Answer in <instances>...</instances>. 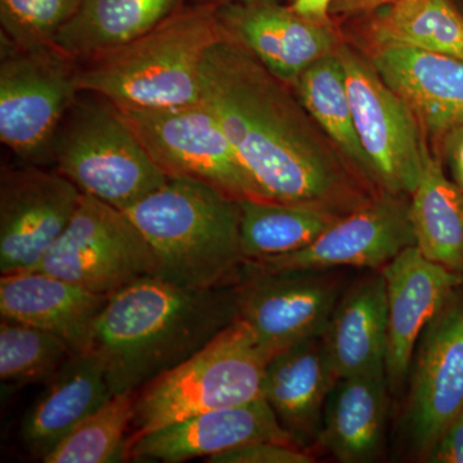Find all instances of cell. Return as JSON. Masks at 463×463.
I'll use <instances>...</instances> for the list:
<instances>
[{"mask_svg":"<svg viewBox=\"0 0 463 463\" xmlns=\"http://www.w3.org/2000/svg\"><path fill=\"white\" fill-rule=\"evenodd\" d=\"M289 85L344 160L368 184L381 191L356 132L345 71L336 52L316 61Z\"/></svg>","mask_w":463,"mask_h":463,"instance_id":"obj_26","label":"cell"},{"mask_svg":"<svg viewBox=\"0 0 463 463\" xmlns=\"http://www.w3.org/2000/svg\"><path fill=\"white\" fill-rule=\"evenodd\" d=\"M224 38L245 48L277 78L294 83L316 61L335 53L341 41L335 24L321 25L288 3L215 5Z\"/></svg>","mask_w":463,"mask_h":463,"instance_id":"obj_16","label":"cell"},{"mask_svg":"<svg viewBox=\"0 0 463 463\" xmlns=\"http://www.w3.org/2000/svg\"><path fill=\"white\" fill-rule=\"evenodd\" d=\"M385 370L340 377L323 410L318 444L343 463L376 461L388 417Z\"/></svg>","mask_w":463,"mask_h":463,"instance_id":"obj_22","label":"cell"},{"mask_svg":"<svg viewBox=\"0 0 463 463\" xmlns=\"http://www.w3.org/2000/svg\"><path fill=\"white\" fill-rule=\"evenodd\" d=\"M422 461L429 463H463V410L441 432Z\"/></svg>","mask_w":463,"mask_h":463,"instance_id":"obj_33","label":"cell"},{"mask_svg":"<svg viewBox=\"0 0 463 463\" xmlns=\"http://www.w3.org/2000/svg\"><path fill=\"white\" fill-rule=\"evenodd\" d=\"M370 48L404 45L462 58L463 14L452 0H398L364 16Z\"/></svg>","mask_w":463,"mask_h":463,"instance_id":"obj_27","label":"cell"},{"mask_svg":"<svg viewBox=\"0 0 463 463\" xmlns=\"http://www.w3.org/2000/svg\"><path fill=\"white\" fill-rule=\"evenodd\" d=\"M403 429L423 458L463 410V298L458 291L423 331L411 364Z\"/></svg>","mask_w":463,"mask_h":463,"instance_id":"obj_13","label":"cell"},{"mask_svg":"<svg viewBox=\"0 0 463 463\" xmlns=\"http://www.w3.org/2000/svg\"><path fill=\"white\" fill-rule=\"evenodd\" d=\"M439 142L450 179L463 191V124L444 134Z\"/></svg>","mask_w":463,"mask_h":463,"instance_id":"obj_34","label":"cell"},{"mask_svg":"<svg viewBox=\"0 0 463 463\" xmlns=\"http://www.w3.org/2000/svg\"><path fill=\"white\" fill-rule=\"evenodd\" d=\"M292 2H294V0H288V5H291Z\"/></svg>","mask_w":463,"mask_h":463,"instance_id":"obj_38","label":"cell"},{"mask_svg":"<svg viewBox=\"0 0 463 463\" xmlns=\"http://www.w3.org/2000/svg\"><path fill=\"white\" fill-rule=\"evenodd\" d=\"M336 53L345 71L356 132L373 164L380 190L410 197L421 175L428 136L368 58L344 42Z\"/></svg>","mask_w":463,"mask_h":463,"instance_id":"obj_10","label":"cell"},{"mask_svg":"<svg viewBox=\"0 0 463 463\" xmlns=\"http://www.w3.org/2000/svg\"><path fill=\"white\" fill-rule=\"evenodd\" d=\"M74 183L42 165H3L0 172V273L39 267L81 200Z\"/></svg>","mask_w":463,"mask_h":463,"instance_id":"obj_12","label":"cell"},{"mask_svg":"<svg viewBox=\"0 0 463 463\" xmlns=\"http://www.w3.org/2000/svg\"><path fill=\"white\" fill-rule=\"evenodd\" d=\"M222 38L215 5L194 0L138 38L80 61L79 90L118 109L200 102L203 60Z\"/></svg>","mask_w":463,"mask_h":463,"instance_id":"obj_3","label":"cell"},{"mask_svg":"<svg viewBox=\"0 0 463 463\" xmlns=\"http://www.w3.org/2000/svg\"><path fill=\"white\" fill-rule=\"evenodd\" d=\"M210 463H312L315 456L304 448L279 441H257L210 457Z\"/></svg>","mask_w":463,"mask_h":463,"instance_id":"obj_32","label":"cell"},{"mask_svg":"<svg viewBox=\"0 0 463 463\" xmlns=\"http://www.w3.org/2000/svg\"><path fill=\"white\" fill-rule=\"evenodd\" d=\"M200 102L265 200L344 216L383 192L344 160L291 85L224 36L203 60Z\"/></svg>","mask_w":463,"mask_h":463,"instance_id":"obj_1","label":"cell"},{"mask_svg":"<svg viewBox=\"0 0 463 463\" xmlns=\"http://www.w3.org/2000/svg\"><path fill=\"white\" fill-rule=\"evenodd\" d=\"M79 62L56 45L18 47L0 35V141L21 163L51 164L58 128L80 94Z\"/></svg>","mask_w":463,"mask_h":463,"instance_id":"obj_7","label":"cell"},{"mask_svg":"<svg viewBox=\"0 0 463 463\" xmlns=\"http://www.w3.org/2000/svg\"><path fill=\"white\" fill-rule=\"evenodd\" d=\"M322 339L337 379L385 370L388 307L383 273L365 277L341 295Z\"/></svg>","mask_w":463,"mask_h":463,"instance_id":"obj_23","label":"cell"},{"mask_svg":"<svg viewBox=\"0 0 463 463\" xmlns=\"http://www.w3.org/2000/svg\"><path fill=\"white\" fill-rule=\"evenodd\" d=\"M397 2L398 0H332L330 16L332 20L335 17L367 16Z\"/></svg>","mask_w":463,"mask_h":463,"instance_id":"obj_35","label":"cell"},{"mask_svg":"<svg viewBox=\"0 0 463 463\" xmlns=\"http://www.w3.org/2000/svg\"><path fill=\"white\" fill-rule=\"evenodd\" d=\"M80 5L81 0H0V35L29 50L51 47Z\"/></svg>","mask_w":463,"mask_h":463,"instance_id":"obj_31","label":"cell"},{"mask_svg":"<svg viewBox=\"0 0 463 463\" xmlns=\"http://www.w3.org/2000/svg\"><path fill=\"white\" fill-rule=\"evenodd\" d=\"M269 361L236 319L199 352L137 390L127 448L174 422L263 397Z\"/></svg>","mask_w":463,"mask_h":463,"instance_id":"obj_5","label":"cell"},{"mask_svg":"<svg viewBox=\"0 0 463 463\" xmlns=\"http://www.w3.org/2000/svg\"><path fill=\"white\" fill-rule=\"evenodd\" d=\"M237 319V285L197 288L146 277L109 298L91 347L112 394L137 392L214 340Z\"/></svg>","mask_w":463,"mask_h":463,"instance_id":"obj_2","label":"cell"},{"mask_svg":"<svg viewBox=\"0 0 463 463\" xmlns=\"http://www.w3.org/2000/svg\"><path fill=\"white\" fill-rule=\"evenodd\" d=\"M118 109L167 178L201 183L236 201L265 200L203 102Z\"/></svg>","mask_w":463,"mask_h":463,"instance_id":"obj_8","label":"cell"},{"mask_svg":"<svg viewBox=\"0 0 463 463\" xmlns=\"http://www.w3.org/2000/svg\"><path fill=\"white\" fill-rule=\"evenodd\" d=\"M36 269L111 297L139 279L157 276L158 264L127 213L83 194L66 230Z\"/></svg>","mask_w":463,"mask_h":463,"instance_id":"obj_9","label":"cell"},{"mask_svg":"<svg viewBox=\"0 0 463 463\" xmlns=\"http://www.w3.org/2000/svg\"><path fill=\"white\" fill-rule=\"evenodd\" d=\"M416 246L426 258L463 279V191L423 145L422 169L410 196Z\"/></svg>","mask_w":463,"mask_h":463,"instance_id":"obj_24","label":"cell"},{"mask_svg":"<svg viewBox=\"0 0 463 463\" xmlns=\"http://www.w3.org/2000/svg\"><path fill=\"white\" fill-rule=\"evenodd\" d=\"M337 377L322 336L274 355L265 367L263 397L298 447L318 443L323 410Z\"/></svg>","mask_w":463,"mask_h":463,"instance_id":"obj_20","label":"cell"},{"mask_svg":"<svg viewBox=\"0 0 463 463\" xmlns=\"http://www.w3.org/2000/svg\"><path fill=\"white\" fill-rule=\"evenodd\" d=\"M257 441L297 446L264 397L197 414L158 429L130 444L125 458L136 462L182 463L207 459Z\"/></svg>","mask_w":463,"mask_h":463,"instance_id":"obj_17","label":"cell"},{"mask_svg":"<svg viewBox=\"0 0 463 463\" xmlns=\"http://www.w3.org/2000/svg\"><path fill=\"white\" fill-rule=\"evenodd\" d=\"M381 273L388 307L385 374L389 389L397 392L410 374L423 331L458 291L463 279L426 258L416 245L403 250Z\"/></svg>","mask_w":463,"mask_h":463,"instance_id":"obj_15","label":"cell"},{"mask_svg":"<svg viewBox=\"0 0 463 463\" xmlns=\"http://www.w3.org/2000/svg\"><path fill=\"white\" fill-rule=\"evenodd\" d=\"M331 270H263L243 265L237 283V319L270 359L322 336L341 297Z\"/></svg>","mask_w":463,"mask_h":463,"instance_id":"obj_11","label":"cell"},{"mask_svg":"<svg viewBox=\"0 0 463 463\" xmlns=\"http://www.w3.org/2000/svg\"><path fill=\"white\" fill-rule=\"evenodd\" d=\"M75 354L65 340L25 323L0 322V380L14 388L47 383Z\"/></svg>","mask_w":463,"mask_h":463,"instance_id":"obj_30","label":"cell"},{"mask_svg":"<svg viewBox=\"0 0 463 463\" xmlns=\"http://www.w3.org/2000/svg\"><path fill=\"white\" fill-rule=\"evenodd\" d=\"M102 358L93 349L75 353L47 383L21 423V443L44 461L88 416L112 397Z\"/></svg>","mask_w":463,"mask_h":463,"instance_id":"obj_21","label":"cell"},{"mask_svg":"<svg viewBox=\"0 0 463 463\" xmlns=\"http://www.w3.org/2000/svg\"><path fill=\"white\" fill-rule=\"evenodd\" d=\"M332 0H294L289 7L301 17L321 25H332L334 20L330 16Z\"/></svg>","mask_w":463,"mask_h":463,"instance_id":"obj_36","label":"cell"},{"mask_svg":"<svg viewBox=\"0 0 463 463\" xmlns=\"http://www.w3.org/2000/svg\"><path fill=\"white\" fill-rule=\"evenodd\" d=\"M136 392L112 395L45 457V463L123 462L132 426Z\"/></svg>","mask_w":463,"mask_h":463,"instance_id":"obj_29","label":"cell"},{"mask_svg":"<svg viewBox=\"0 0 463 463\" xmlns=\"http://www.w3.org/2000/svg\"><path fill=\"white\" fill-rule=\"evenodd\" d=\"M109 298L39 269L2 274L0 279L2 319L51 332L75 353L90 349Z\"/></svg>","mask_w":463,"mask_h":463,"instance_id":"obj_19","label":"cell"},{"mask_svg":"<svg viewBox=\"0 0 463 463\" xmlns=\"http://www.w3.org/2000/svg\"><path fill=\"white\" fill-rule=\"evenodd\" d=\"M197 2L207 3V5H230V3H243V5H252V3H283V0H197ZM288 3V0H286Z\"/></svg>","mask_w":463,"mask_h":463,"instance_id":"obj_37","label":"cell"},{"mask_svg":"<svg viewBox=\"0 0 463 463\" xmlns=\"http://www.w3.org/2000/svg\"><path fill=\"white\" fill-rule=\"evenodd\" d=\"M51 164L81 194L123 212L169 179L120 109L88 91H80L58 128Z\"/></svg>","mask_w":463,"mask_h":463,"instance_id":"obj_6","label":"cell"},{"mask_svg":"<svg viewBox=\"0 0 463 463\" xmlns=\"http://www.w3.org/2000/svg\"><path fill=\"white\" fill-rule=\"evenodd\" d=\"M194 0H81L56 43L78 62L138 38Z\"/></svg>","mask_w":463,"mask_h":463,"instance_id":"obj_25","label":"cell"},{"mask_svg":"<svg viewBox=\"0 0 463 463\" xmlns=\"http://www.w3.org/2000/svg\"><path fill=\"white\" fill-rule=\"evenodd\" d=\"M413 245L416 236L410 200L380 192L337 219L307 248L246 264L263 270H332L341 267L383 269Z\"/></svg>","mask_w":463,"mask_h":463,"instance_id":"obj_14","label":"cell"},{"mask_svg":"<svg viewBox=\"0 0 463 463\" xmlns=\"http://www.w3.org/2000/svg\"><path fill=\"white\" fill-rule=\"evenodd\" d=\"M381 79L403 100L426 136L440 141L463 124V60L447 54L383 45L368 48Z\"/></svg>","mask_w":463,"mask_h":463,"instance_id":"obj_18","label":"cell"},{"mask_svg":"<svg viewBox=\"0 0 463 463\" xmlns=\"http://www.w3.org/2000/svg\"><path fill=\"white\" fill-rule=\"evenodd\" d=\"M157 259V276L188 288L237 285L246 263L240 201L201 183L169 178L125 210Z\"/></svg>","mask_w":463,"mask_h":463,"instance_id":"obj_4","label":"cell"},{"mask_svg":"<svg viewBox=\"0 0 463 463\" xmlns=\"http://www.w3.org/2000/svg\"><path fill=\"white\" fill-rule=\"evenodd\" d=\"M241 248L246 261L307 248L340 215L317 207L269 200L240 201Z\"/></svg>","mask_w":463,"mask_h":463,"instance_id":"obj_28","label":"cell"}]
</instances>
